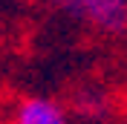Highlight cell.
Listing matches in <instances>:
<instances>
[{"instance_id":"cell-1","label":"cell","mask_w":127,"mask_h":124,"mask_svg":"<svg viewBox=\"0 0 127 124\" xmlns=\"http://www.w3.org/2000/svg\"><path fill=\"white\" fill-rule=\"evenodd\" d=\"M69 15L104 35L127 32V0H72Z\"/></svg>"},{"instance_id":"cell-2","label":"cell","mask_w":127,"mask_h":124,"mask_svg":"<svg viewBox=\"0 0 127 124\" xmlns=\"http://www.w3.org/2000/svg\"><path fill=\"white\" fill-rule=\"evenodd\" d=\"M15 124H66V110L52 98H26L15 113Z\"/></svg>"},{"instance_id":"cell-3","label":"cell","mask_w":127,"mask_h":124,"mask_svg":"<svg viewBox=\"0 0 127 124\" xmlns=\"http://www.w3.org/2000/svg\"><path fill=\"white\" fill-rule=\"evenodd\" d=\"M72 113L78 118H84V121H101L110 113V98L101 90H95V87L78 90V93L72 95Z\"/></svg>"},{"instance_id":"cell-4","label":"cell","mask_w":127,"mask_h":124,"mask_svg":"<svg viewBox=\"0 0 127 124\" xmlns=\"http://www.w3.org/2000/svg\"><path fill=\"white\" fill-rule=\"evenodd\" d=\"M43 3H49V6H55V9H61V12H69V6H72V0H43Z\"/></svg>"}]
</instances>
